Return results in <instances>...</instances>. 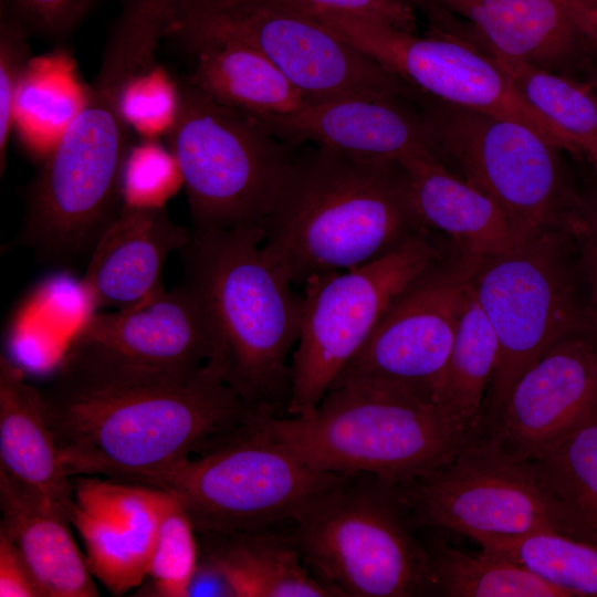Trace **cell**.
Masks as SVG:
<instances>
[{
    "mask_svg": "<svg viewBox=\"0 0 597 597\" xmlns=\"http://www.w3.org/2000/svg\"><path fill=\"white\" fill-rule=\"evenodd\" d=\"M40 391L71 478L103 474L133 482L213 449L262 415L209 364L188 377L137 383L55 375Z\"/></svg>",
    "mask_w": 597,
    "mask_h": 597,
    "instance_id": "cell-1",
    "label": "cell"
},
{
    "mask_svg": "<svg viewBox=\"0 0 597 597\" xmlns=\"http://www.w3.org/2000/svg\"><path fill=\"white\" fill-rule=\"evenodd\" d=\"M177 3L121 1L83 104L25 190L24 218L44 239L90 247L123 209L124 169L132 148L124 96L132 81L155 64Z\"/></svg>",
    "mask_w": 597,
    "mask_h": 597,
    "instance_id": "cell-2",
    "label": "cell"
},
{
    "mask_svg": "<svg viewBox=\"0 0 597 597\" xmlns=\"http://www.w3.org/2000/svg\"><path fill=\"white\" fill-rule=\"evenodd\" d=\"M264 238L261 226L190 228L178 252L182 283L196 296L209 332V365L256 411L282 417L303 301L264 250Z\"/></svg>",
    "mask_w": 597,
    "mask_h": 597,
    "instance_id": "cell-3",
    "label": "cell"
},
{
    "mask_svg": "<svg viewBox=\"0 0 597 597\" xmlns=\"http://www.w3.org/2000/svg\"><path fill=\"white\" fill-rule=\"evenodd\" d=\"M426 228L398 160L317 146L295 155L263 229L266 253L293 285L363 265Z\"/></svg>",
    "mask_w": 597,
    "mask_h": 597,
    "instance_id": "cell-4",
    "label": "cell"
},
{
    "mask_svg": "<svg viewBox=\"0 0 597 597\" xmlns=\"http://www.w3.org/2000/svg\"><path fill=\"white\" fill-rule=\"evenodd\" d=\"M256 421L316 470L368 473L391 483L433 471L474 438L430 397L377 381L331 387L308 416L259 415Z\"/></svg>",
    "mask_w": 597,
    "mask_h": 597,
    "instance_id": "cell-5",
    "label": "cell"
},
{
    "mask_svg": "<svg viewBox=\"0 0 597 597\" xmlns=\"http://www.w3.org/2000/svg\"><path fill=\"white\" fill-rule=\"evenodd\" d=\"M415 530L396 483L336 473L293 522L291 535L337 596H434L430 554Z\"/></svg>",
    "mask_w": 597,
    "mask_h": 597,
    "instance_id": "cell-6",
    "label": "cell"
},
{
    "mask_svg": "<svg viewBox=\"0 0 597 597\" xmlns=\"http://www.w3.org/2000/svg\"><path fill=\"white\" fill-rule=\"evenodd\" d=\"M434 153L504 212L515 247L545 233H574L585 197L562 149L513 119L452 105L419 92Z\"/></svg>",
    "mask_w": 597,
    "mask_h": 597,
    "instance_id": "cell-7",
    "label": "cell"
},
{
    "mask_svg": "<svg viewBox=\"0 0 597 597\" xmlns=\"http://www.w3.org/2000/svg\"><path fill=\"white\" fill-rule=\"evenodd\" d=\"M499 343L498 365L483 410L482 433L494 426L520 374L556 342L597 335L574 234L545 233L485 258L471 281Z\"/></svg>",
    "mask_w": 597,
    "mask_h": 597,
    "instance_id": "cell-8",
    "label": "cell"
},
{
    "mask_svg": "<svg viewBox=\"0 0 597 597\" xmlns=\"http://www.w3.org/2000/svg\"><path fill=\"white\" fill-rule=\"evenodd\" d=\"M186 188L191 229L261 226L295 155L260 121L178 83L167 134Z\"/></svg>",
    "mask_w": 597,
    "mask_h": 597,
    "instance_id": "cell-9",
    "label": "cell"
},
{
    "mask_svg": "<svg viewBox=\"0 0 597 597\" xmlns=\"http://www.w3.org/2000/svg\"><path fill=\"white\" fill-rule=\"evenodd\" d=\"M438 234L423 228L363 265L305 281L286 416L315 410L397 296L450 251V241Z\"/></svg>",
    "mask_w": 597,
    "mask_h": 597,
    "instance_id": "cell-10",
    "label": "cell"
},
{
    "mask_svg": "<svg viewBox=\"0 0 597 597\" xmlns=\"http://www.w3.org/2000/svg\"><path fill=\"white\" fill-rule=\"evenodd\" d=\"M245 43L308 100L412 97L416 88L284 0H178L166 40Z\"/></svg>",
    "mask_w": 597,
    "mask_h": 597,
    "instance_id": "cell-11",
    "label": "cell"
},
{
    "mask_svg": "<svg viewBox=\"0 0 597 597\" xmlns=\"http://www.w3.org/2000/svg\"><path fill=\"white\" fill-rule=\"evenodd\" d=\"M258 417L213 449L133 483L178 498L197 534L259 532L294 522L336 473L297 459L258 425Z\"/></svg>",
    "mask_w": 597,
    "mask_h": 597,
    "instance_id": "cell-12",
    "label": "cell"
},
{
    "mask_svg": "<svg viewBox=\"0 0 597 597\" xmlns=\"http://www.w3.org/2000/svg\"><path fill=\"white\" fill-rule=\"evenodd\" d=\"M396 486L417 528H446L472 540L562 533L532 461L510 453L492 433L474 437L439 468Z\"/></svg>",
    "mask_w": 597,
    "mask_h": 597,
    "instance_id": "cell-13",
    "label": "cell"
},
{
    "mask_svg": "<svg viewBox=\"0 0 597 597\" xmlns=\"http://www.w3.org/2000/svg\"><path fill=\"white\" fill-rule=\"evenodd\" d=\"M285 2L419 92L444 103L516 121L576 154L568 139L517 93L493 59L472 43L440 31L430 30L419 36L371 20Z\"/></svg>",
    "mask_w": 597,
    "mask_h": 597,
    "instance_id": "cell-14",
    "label": "cell"
},
{
    "mask_svg": "<svg viewBox=\"0 0 597 597\" xmlns=\"http://www.w3.org/2000/svg\"><path fill=\"white\" fill-rule=\"evenodd\" d=\"M211 358L200 305L184 284L132 306L92 313L70 338L56 375L119 384L188 377Z\"/></svg>",
    "mask_w": 597,
    "mask_h": 597,
    "instance_id": "cell-15",
    "label": "cell"
},
{
    "mask_svg": "<svg viewBox=\"0 0 597 597\" xmlns=\"http://www.w3.org/2000/svg\"><path fill=\"white\" fill-rule=\"evenodd\" d=\"M482 260L451 244L443 258L397 296L331 387L363 381L396 384L440 405L465 295Z\"/></svg>",
    "mask_w": 597,
    "mask_h": 597,
    "instance_id": "cell-16",
    "label": "cell"
},
{
    "mask_svg": "<svg viewBox=\"0 0 597 597\" xmlns=\"http://www.w3.org/2000/svg\"><path fill=\"white\" fill-rule=\"evenodd\" d=\"M430 30L570 76L593 51L567 0H410ZM594 52V51H593Z\"/></svg>",
    "mask_w": 597,
    "mask_h": 597,
    "instance_id": "cell-17",
    "label": "cell"
},
{
    "mask_svg": "<svg viewBox=\"0 0 597 597\" xmlns=\"http://www.w3.org/2000/svg\"><path fill=\"white\" fill-rule=\"evenodd\" d=\"M597 410V335L563 338L516 378L486 433L531 460Z\"/></svg>",
    "mask_w": 597,
    "mask_h": 597,
    "instance_id": "cell-18",
    "label": "cell"
},
{
    "mask_svg": "<svg viewBox=\"0 0 597 597\" xmlns=\"http://www.w3.org/2000/svg\"><path fill=\"white\" fill-rule=\"evenodd\" d=\"M69 521L81 535L92 575L114 596L147 577L159 520L158 489L74 476Z\"/></svg>",
    "mask_w": 597,
    "mask_h": 597,
    "instance_id": "cell-19",
    "label": "cell"
},
{
    "mask_svg": "<svg viewBox=\"0 0 597 597\" xmlns=\"http://www.w3.org/2000/svg\"><path fill=\"white\" fill-rule=\"evenodd\" d=\"M404 100L358 95L308 100L293 114L260 122L284 142H312L366 158L400 160L434 153L421 109L410 108Z\"/></svg>",
    "mask_w": 597,
    "mask_h": 597,
    "instance_id": "cell-20",
    "label": "cell"
},
{
    "mask_svg": "<svg viewBox=\"0 0 597 597\" xmlns=\"http://www.w3.org/2000/svg\"><path fill=\"white\" fill-rule=\"evenodd\" d=\"M164 205L125 203L96 241L81 287L95 307L132 306L165 289L169 254L189 240Z\"/></svg>",
    "mask_w": 597,
    "mask_h": 597,
    "instance_id": "cell-21",
    "label": "cell"
},
{
    "mask_svg": "<svg viewBox=\"0 0 597 597\" xmlns=\"http://www.w3.org/2000/svg\"><path fill=\"white\" fill-rule=\"evenodd\" d=\"M421 223L448 237L459 251L480 259L515 248L502 209L485 192L452 172L436 153L426 150L400 160Z\"/></svg>",
    "mask_w": 597,
    "mask_h": 597,
    "instance_id": "cell-22",
    "label": "cell"
},
{
    "mask_svg": "<svg viewBox=\"0 0 597 597\" xmlns=\"http://www.w3.org/2000/svg\"><path fill=\"white\" fill-rule=\"evenodd\" d=\"M0 471L51 503L69 520L74 505L73 481L60 461L41 391L28 384L23 370L3 354L0 355Z\"/></svg>",
    "mask_w": 597,
    "mask_h": 597,
    "instance_id": "cell-23",
    "label": "cell"
},
{
    "mask_svg": "<svg viewBox=\"0 0 597 597\" xmlns=\"http://www.w3.org/2000/svg\"><path fill=\"white\" fill-rule=\"evenodd\" d=\"M193 57L184 78L213 101L259 121L293 114L307 96L266 56L232 39L178 42Z\"/></svg>",
    "mask_w": 597,
    "mask_h": 597,
    "instance_id": "cell-24",
    "label": "cell"
},
{
    "mask_svg": "<svg viewBox=\"0 0 597 597\" xmlns=\"http://www.w3.org/2000/svg\"><path fill=\"white\" fill-rule=\"evenodd\" d=\"M0 528L15 542L46 597L100 595L59 509L0 471Z\"/></svg>",
    "mask_w": 597,
    "mask_h": 597,
    "instance_id": "cell-25",
    "label": "cell"
},
{
    "mask_svg": "<svg viewBox=\"0 0 597 597\" xmlns=\"http://www.w3.org/2000/svg\"><path fill=\"white\" fill-rule=\"evenodd\" d=\"M241 580L247 597H335L307 566L293 537L268 531L197 534Z\"/></svg>",
    "mask_w": 597,
    "mask_h": 597,
    "instance_id": "cell-26",
    "label": "cell"
},
{
    "mask_svg": "<svg viewBox=\"0 0 597 597\" xmlns=\"http://www.w3.org/2000/svg\"><path fill=\"white\" fill-rule=\"evenodd\" d=\"M562 534L597 546V410L531 459Z\"/></svg>",
    "mask_w": 597,
    "mask_h": 597,
    "instance_id": "cell-27",
    "label": "cell"
},
{
    "mask_svg": "<svg viewBox=\"0 0 597 597\" xmlns=\"http://www.w3.org/2000/svg\"><path fill=\"white\" fill-rule=\"evenodd\" d=\"M498 359L496 335L470 283L446 368L440 405L473 437L482 433L485 398Z\"/></svg>",
    "mask_w": 597,
    "mask_h": 597,
    "instance_id": "cell-28",
    "label": "cell"
},
{
    "mask_svg": "<svg viewBox=\"0 0 597 597\" xmlns=\"http://www.w3.org/2000/svg\"><path fill=\"white\" fill-rule=\"evenodd\" d=\"M482 50V49H481ZM488 53L517 93L588 157L597 172V95L586 82L522 61Z\"/></svg>",
    "mask_w": 597,
    "mask_h": 597,
    "instance_id": "cell-29",
    "label": "cell"
},
{
    "mask_svg": "<svg viewBox=\"0 0 597 597\" xmlns=\"http://www.w3.org/2000/svg\"><path fill=\"white\" fill-rule=\"evenodd\" d=\"M438 595L448 597H570L525 566L482 548L471 555L436 541L427 545Z\"/></svg>",
    "mask_w": 597,
    "mask_h": 597,
    "instance_id": "cell-30",
    "label": "cell"
},
{
    "mask_svg": "<svg viewBox=\"0 0 597 597\" xmlns=\"http://www.w3.org/2000/svg\"><path fill=\"white\" fill-rule=\"evenodd\" d=\"M484 549L525 566L570 597H597V546L554 530L515 536H481Z\"/></svg>",
    "mask_w": 597,
    "mask_h": 597,
    "instance_id": "cell-31",
    "label": "cell"
},
{
    "mask_svg": "<svg viewBox=\"0 0 597 597\" xmlns=\"http://www.w3.org/2000/svg\"><path fill=\"white\" fill-rule=\"evenodd\" d=\"M66 57L32 59L20 83L14 127L18 125L29 142L40 134L43 143L49 137L53 148L83 104L86 87L81 86Z\"/></svg>",
    "mask_w": 597,
    "mask_h": 597,
    "instance_id": "cell-32",
    "label": "cell"
},
{
    "mask_svg": "<svg viewBox=\"0 0 597 597\" xmlns=\"http://www.w3.org/2000/svg\"><path fill=\"white\" fill-rule=\"evenodd\" d=\"M158 507L147 577L135 596L186 597L198 562L197 533L186 507L170 492L158 489Z\"/></svg>",
    "mask_w": 597,
    "mask_h": 597,
    "instance_id": "cell-33",
    "label": "cell"
},
{
    "mask_svg": "<svg viewBox=\"0 0 597 597\" xmlns=\"http://www.w3.org/2000/svg\"><path fill=\"white\" fill-rule=\"evenodd\" d=\"M178 84H172L165 71L153 64L136 76L124 96V114L130 128L146 139L168 134L175 118Z\"/></svg>",
    "mask_w": 597,
    "mask_h": 597,
    "instance_id": "cell-34",
    "label": "cell"
},
{
    "mask_svg": "<svg viewBox=\"0 0 597 597\" xmlns=\"http://www.w3.org/2000/svg\"><path fill=\"white\" fill-rule=\"evenodd\" d=\"M31 35L10 15L0 11V175L7 167L9 142L14 128L20 83L32 61Z\"/></svg>",
    "mask_w": 597,
    "mask_h": 597,
    "instance_id": "cell-35",
    "label": "cell"
},
{
    "mask_svg": "<svg viewBox=\"0 0 597 597\" xmlns=\"http://www.w3.org/2000/svg\"><path fill=\"white\" fill-rule=\"evenodd\" d=\"M96 0H0V11L14 19L30 35L61 41L91 13Z\"/></svg>",
    "mask_w": 597,
    "mask_h": 597,
    "instance_id": "cell-36",
    "label": "cell"
},
{
    "mask_svg": "<svg viewBox=\"0 0 597 597\" xmlns=\"http://www.w3.org/2000/svg\"><path fill=\"white\" fill-rule=\"evenodd\" d=\"M317 9L391 25L408 32L417 29L410 0H291Z\"/></svg>",
    "mask_w": 597,
    "mask_h": 597,
    "instance_id": "cell-37",
    "label": "cell"
},
{
    "mask_svg": "<svg viewBox=\"0 0 597 597\" xmlns=\"http://www.w3.org/2000/svg\"><path fill=\"white\" fill-rule=\"evenodd\" d=\"M574 238L587 298L597 318V190L585 197Z\"/></svg>",
    "mask_w": 597,
    "mask_h": 597,
    "instance_id": "cell-38",
    "label": "cell"
},
{
    "mask_svg": "<svg viewBox=\"0 0 597 597\" xmlns=\"http://www.w3.org/2000/svg\"><path fill=\"white\" fill-rule=\"evenodd\" d=\"M0 597H46L20 548L1 528Z\"/></svg>",
    "mask_w": 597,
    "mask_h": 597,
    "instance_id": "cell-39",
    "label": "cell"
},
{
    "mask_svg": "<svg viewBox=\"0 0 597 597\" xmlns=\"http://www.w3.org/2000/svg\"><path fill=\"white\" fill-rule=\"evenodd\" d=\"M590 48L597 52V0L567 1Z\"/></svg>",
    "mask_w": 597,
    "mask_h": 597,
    "instance_id": "cell-40",
    "label": "cell"
},
{
    "mask_svg": "<svg viewBox=\"0 0 597 597\" xmlns=\"http://www.w3.org/2000/svg\"><path fill=\"white\" fill-rule=\"evenodd\" d=\"M587 81L586 83L590 86L594 93L597 95V67L593 69L591 66L587 70Z\"/></svg>",
    "mask_w": 597,
    "mask_h": 597,
    "instance_id": "cell-41",
    "label": "cell"
}]
</instances>
